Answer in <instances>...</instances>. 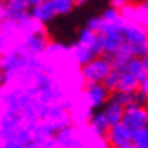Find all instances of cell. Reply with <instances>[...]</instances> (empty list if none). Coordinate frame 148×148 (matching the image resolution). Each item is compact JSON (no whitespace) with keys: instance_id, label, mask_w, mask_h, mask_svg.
Instances as JSON below:
<instances>
[{"instance_id":"e0dca14e","label":"cell","mask_w":148,"mask_h":148,"mask_svg":"<svg viewBox=\"0 0 148 148\" xmlns=\"http://www.w3.org/2000/svg\"><path fill=\"white\" fill-rule=\"evenodd\" d=\"M124 71L130 73L132 76H134L138 80H140V77L145 74L147 68H145V65H144V62H142V59H140V58H133V59H130L129 62H127Z\"/></svg>"},{"instance_id":"ba28073f","label":"cell","mask_w":148,"mask_h":148,"mask_svg":"<svg viewBox=\"0 0 148 148\" xmlns=\"http://www.w3.org/2000/svg\"><path fill=\"white\" fill-rule=\"evenodd\" d=\"M123 38H124V42H127L132 47L148 44V33L144 29V26L139 23L127 21V20H124V24H123Z\"/></svg>"},{"instance_id":"9a60e30c","label":"cell","mask_w":148,"mask_h":148,"mask_svg":"<svg viewBox=\"0 0 148 148\" xmlns=\"http://www.w3.org/2000/svg\"><path fill=\"white\" fill-rule=\"evenodd\" d=\"M138 86H139V80L134 76H132V74L127 73V71L119 73L116 91H119V92H136Z\"/></svg>"},{"instance_id":"30bf717a","label":"cell","mask_w":148,"mask_h":148,"mask_svg":"<svg viewBox=\"0 0 148 148\" xmlns=\"http://www.w3.org/2000/svg\"><path fill=\"white\" fill-rule=\"evenodd\" d=\"M79 44L85 45L86 49H89L95 56L101 55V42H100V35L97 32H92L89 29H82L79 33V39H77Z\"/></svg>"},{"instance_id":"f546056e","label":"cell","mask_w":148,"mask_h":148,"mask_svg":"<svg viewBox=\"0 0 148 148\" xmlns=\"http://www.w3.org/2000/svg\"><path fill=\"white\" fill-rule=\"evenodd\" d=\"M142 104H144L145 109L148 110V95H145V97H144V103H142Z\"/></svg>"},{"instance_id":"2e32d148","label":"cell","mask_w":148,"mask_h":148,"mask_svg":"<svg viewBox=\"0 0 148 148\" xmlns=\"http://www.w3.org/2000/svg\"><path fill=\"white\" fill-rule=\"evenodd\" d=\"M6 2V9H8V18L15 17L24 12H29V5L26 3V0H5Z\"/></svg>"},{"instance_id":"d6a6232c","label":"cell","mask_w":148,"mask_h":148,"mask_svg":"<svg viewBox=\"0 0 148 148\" xmlns=\"http://www.w3.org/2000/svg\"><path fill=\"white\" fill-rule=\"evenodd\" d=\"M142 26H144V29H145V30H147V33H148V20H147V21H145Z\"/></svg>"},{"instance_id":"83f0119b","label":"cell","mask_w":148,"mask_h":148,"mask_svg":"<svg viewBox=\"0 0 148 148\" xmlns=\"http://www.w3.org/2000/svg\"><path fill=\"white\" fill-rule=\"evenodd\" d=\"M5 86V76H3V71L0 68V88H3Z\"/></svg>"},{"instance_id":"5bb4252c","label":"cell","mask_w":148,"mask_h":148,"mask_svg":"<svg viewBox=\"0 0 148 148\" xmlns=\"http://www.w3.org/2000/svg\"><path fill=\"white\" fill-rule=\"evenodd\" d=\"M70 50H71V53H73V58L76 59V62H77L80 66L86 65L88 62H91V60L95 58V55H94L89 49H86L85 45L79 44V42H74L73 45H70Z\"/></svg>"},{"instance_id":"e575fe53","label":"cell","mask_w":148,"mask_h":148,"mask_svg":"<svg viewBox=\"0 0 148 148\" xmlns=\"http://www.w3.org/2000/svg\"><path fill=\"white\" fill-rule=\"evenodd\" d=\"M3 147V142H2V140H0V148H2Z\"/></svg>"},{"instance_id":"5b68a950","label":"cell","mask_w":148,"mask_h":148,"mask_svg":"<svg viewBox=\"0 0 148 148\" xmlns=\"http://www.w3.org/2000/svg\"><path fill=\"white\" fill-rule=\"evenodd\" d=\"M82 89H83L86 101H88L92 110L103 107L107 100L110 98V92L101 83H85Z\"/></svg>"},{"instance_id":"f1b7e54d","label":"cell","mask_w":148,"mask_h":148,"mask_svg":"<svg viewBox=\"0 0 148 148\" xmlns=\"http://www.w3.org/2000/svg\"><path fill=\"white\" fill-rule=\"evenodd\" d=\"M140 59H142V62H144V65H145V68L148 70V51L144 55V58H140Z\"/></svg>"},{"instance_id":"7a4b0ae2","label":"cell","mask_w":148,"mask_h":148,"mask_svg":"<svg viewBox=\"0 0 148 148\" xmlns=\"http://www.w3.org/2000/svg\"><path fill=\"white\" fill-rule=\"evenodd\" d=\"M41 121L51 132H59L65 127L71 125V116L65 103H58L51 106H45L41 115Z\"/></svg>"},{"instance_id":"ac0fdd59","label":"cell","mask_w":148,"mask_h":148,"mask_svg":"<svg viewBox=\"0 0 148 148\" xmlns=\"http://www.w3.org/2000/svg\"><path fill=\"white\" fill-rule=\"evenodd\" d=\"M132 145L138 148H148V127L132 132Z\"/></svg>"},{"instance_id":"1f68e13d","label":"cell","mask_w":148,"mask_h":148,"mask_svg":"<svg viewBox=\"0 0 148 148\" xmlns=\"http://www.w3.org/2000/svg\"><path fill=\"white\" fill-rule=\"evenodd\" d=\"M86 2H88V0H76V5H83Z\"/></svg>"},{"instance_id":"d4e9b609","label":"cell","mask_w":148,"mask_h":148,"mask_svg":"<svg viewBox=\"0 0 148 148\" xmlns=\"http://www.w3.org/2000/svg\"><path fill=\"white\" fill-rule=\"evenodd\" d=\"M8 18V9H6V2L0 0V23Z\"/></svg>"},{"instance_id":"3957f363","label":"cell","mask_w":148,"mask_h":148,"mask_svg":"<svg viewBox=\"0 0 148 148\" xmlns=\"http://www.w3.org/2000/svg\"><path fill=\"white\" fill-rule=\"evenodd\" d=\"M49 42H50L49 33H47V30H44V32H38V33H33V35H29L27 38L20 41L11 50H15L17 53H20V55H23L26 58H38L44 53Z\"/></svg>"},{"instance_id":"9c48e42d","label":"cell","mask_w":148,"mask_h":148,"mask_svg":"<svg viewBox=\"0 0 148 148\" xmlns=\"http://www.w3.org/2000/svg\"><path fill=\"white\" fill-rule=\"evenodd\" d=\"M30 12V15L38 20L39 23H42V24H47V23H50L56 15V11L55 8H53V3H51V0H45V2L42 3H39L36 6H33V8L29 9Z\"/></svg>"},{"instance_id":"cb8c5ba5","label":"cell","mask_w":148,"mask_h":148,"mask_svg":"<svg viewBox=\"0 0 148 148\" xmlns=\"http://www.w3.org/2000/svg\"><path fill=\"white\" fill-rule=\"evenodd\" d=\"M130 2H132V0H110V6H109V8H113V9H116V11H121L124 6H127Z\"/></svg>"},{"instance_id":"d6986e66","label":"cell","mask_w":148,"mask_h":148,"mask_svg":"<svg viewBox=\"0 0 148 148\" xmlns=\"http://www.w3.org/2000/svg\"><path fill=\"white\" fill-rule=\"evenodd\" d=\"M136 92H119V91H115V92L110 94V97L115 100V101H118L123 107H125V106H129L132 103H136Z\"/></svg>"},{"instance_id":"8992f818","label":"cell","mask_w":148,"mask_h":148,"mask_svg":"<svg viewBox=\"0 0 148 148\" xmlns=\"http://www.w3.org/2000/svg\"><path fill=\"white\" fill-rule=\"evenodd\" d=\"M104 139L112 148H124L127 145H132V132L124 124L118 123L109 127V130L104 134Z\"/></svg>"},{"instance_id":"7c38bea8","label":"cell","mask_w":148,"mask_h":148,"mask_svg":"<svg viewBox=\"0 0 148 148\" xmlns=\"http://www.w3.org/2000/svg\"><path fill=\"white\" fill-rule=\"evenodd\" d=\"M101 113L104 115V118L107 119L109 125H115V124L121 123V118H123V113H124V107L110 97L106 101V104L103 106Z\"/></svg>"},{"instance_id":"8fae6325","label":"cell","mask_w":148,"mask_h":148,"mask_svg":"<svg viewBox=\"0 0 148 148\" xmlns=\"http://www.w3.org/2000/svg\"><path fill=\"white\" fill-rule=\"evenodd\" d=\"M133 58H134V55H133L132 45H129L127 42H124V44L118 49V51L110 58V60H112V68L115 70V71H118V73L124 71L127 62H129L130 59H133Z\"/></svg>"},{"instance_id":"836d02e7","label":"cell","mask_w":148,"mask_h":148,"mask_svg":"<svg viewBox=\"0 0 148 148\" xmlns=\"http://www.w3.org/2000/svg\"><path fill=\"white\" fill-rule=\"evenodd\" d=\"M124 148H138V147H134V145H127V147H124Z\"/></svg>"},{"instance_id":"52a82bcc","label":"cell","mask_w":148,"mask_h":148,"mask_svg":"<svg viewBox=\"0 0 148 148\" xmlns=\"http://www.w3.org/2000/svg\"><path fill=\"white\" fill-rule=\"evenodd\" d=\"M119 15L127 21L144 24L148 20V0H140V2L132 0L129 5L119 11Z\"/></svg>"},{"instance_id":"4316f807","label":"cell","mask_w":148,"mask_h":148,"mask_svg":"<svg viewBox=\"0 0 148 148\" xmlns=\"http://www.w3.org/2000/svg\"><path fill=\"white\" fill-rule=\"evenodd\" d=\"M42 2H45V0H26V3L29 5V8H33V6H36V5L42 3Z\"/></svg>"},{"instance_id":"7402d4cb","label":"cell","mask_w":148,"mask_h":148,"mask_svg":"<svg viewBox=\"0 0 148 148\" xmlns=\"http://www.w3.org/2000/svg\"><path fill=\"white\" fill-rule=\"evenodd\" d=\"M138 92L142 95H148V70L145 71V74L139 80V86H138Z\"/></svg>"},{"instance_id":"277c9868","label":"cell","mask_w":148,"mask_h":148,"mask_svg":"<svg viewBox=\"0 0 148 148\" xmlns=\"http://www.w3.org/2000/svg\"><path fill=\"white\" fill-rule=\"evenodd\" d=\"M121 124H124L130 132L148 127V110L140 103H132L125 106Z\"/></svg>"},{"instance_id":"4fadbf2b","label":"cell","mask_w":148,"mask_h":148,"mask_svg":"<svg viewBox=\"0 0 148 148\" xmlns=\"http://www.w3.org/2000/svg\"><path fill=\"white\" fill-rule=\"evenodd\" d=\"M88 127L95 136H103L104 138V134H106L107 130H109L110 125H109L107 119L104 118V115L101 112H94L92 116L88 121Z\"/></svg>"},{"instance_id":"6da1fadb","label":"cell","mask_w":148,"mask_h":148,"mask_svg":"<svg viewBox=\"0 0 148 148\" xmlns=\"http://www.w3.org/2000/svg\"><path fill=\"white\" fill-rule=\"evenodd\" d=\"M112 60L109 56H95L91 62L80 66V74L85 83H101V80L112 71Z\"/></svg>"},{"instance_id":"603a6c76","label":"cell","mask_w":148,"mask_h":148,"mask_svg":"<svg viewBox=\"0 0 148 148\" xmlns=\"http://www.w3.org/2000/svg\"><path fill=\"white\" fill-rule=\"evenodd\" d=\"M86 29L98 33V30H100V17H91L88 21H86Z\"/></svg>"},{"instance_id":"484cf974","label":"cell","mask_w":148,"mask_h":148,"mask_svg":"<svg viewBox=\"0 0 148 148\" xmlns=\"http://www.w3.org/2000/svg\"><path fill=\"white\" fill-rule=\"evenodd\" d=\"M2 148H35L32 144H29V145H20V144H11V142H6V144H3V147Z\"/></svg>"},{"instance_id":"d590c367","label":"cell","mask_w":148,"mask_h":148,"mask_svg":"<svg viewBox=\"0 0 148 148\" xmlns=\"http://www.w3.org/2000/svg\"><path fill=\"white\" fill-rule=\"evenodd\" d=\"M3 112V109H2V106H0V113H2Z\"/></svg>"},{"instance_id":"44dd1931","label":"cell","mask_w":148,"mask_h":148,"mask_svg":"<svg viewBox=\"0 0 148 148\" xmlns=\"http://www.w3.org/2000/svg\"><path fill=\"white\" fill-rule=\"evenodd\" d=\"M118 77H119V73L115 71V70H112V71L101 80V85H103L110 94L115 92L116 88H118Z\"/></svg>"},{"instance_id":"ffe728a7","label":"cell","mask_w":148,"mask_h":148,"mask_svg":"<svg viewBox=\"0 0 148 148\" xmlns=\"http://www.w3.org/2000/svg\"><path fill=\"white\" fill-rule=\"evenodd\" d=\"M53 8L56 11V15H65L73 11L76 6V0H51Z\"/></svg>"},{"instance_id":"4dcf8cb0","label":"cell","mask_w":148,"mask_h":148,"mask_svg":"<svg viewBox=\"0 0 148 148\" xmlns=\"http://www.w3.org/2000/svg\"><path fill=\"white\" fill-rule=\"evenodd\" d=\"M3 50H5V47H3V39H2V35H0V55L3 53Z\"/></svg>"}]
</instances>
